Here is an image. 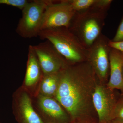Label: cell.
I'll return each mask as SVG.
<instances>
[{
  "label": "cell",
  "mask_w": 123,
  "mask_h": 123,
  "mask_svg": "<svg viewBox=\"0 0 123 123\" xmlns=\"http://www.w3.org/2000/svg\"><path fill=\"white\" fill-rule=\"evenodd\" d=\"M97 78L87 61L69 65L60 72L55 99L73 120L88 116L93 112V95Z\"/></svg>",
  "instance_id": "6da1fadb"
},
{
  "label": "cell",
  "mask_w": 123,
  "mask_h": 123,
  "mask_svg": "<svg viewBox=\"0 0 123 123\" xmlns=\"http://www.w3.org/2000/svg\"><path fill=\"white\" fill-rule=\"evenodd\" d=\"M40 38L49 41L69 64L87 61L88 49L68 28L58 27L43 30Z\"/></svg>",
  "instance_id": "7a4b0ae2"
},
{
  "label": "cell",
  "mask_w": 123,
  "mask_h": 123,
  "mask_svg": "<svg viewBox=\"0 0 123 123\" xmlns=\"http://www.w3.org/2000/svg\"><path fill=\"white\" fill-rule=\"evenodd\" d=\"M107 12L94 6L76 12L68 28L88 49L102 34Z\"/></svg>",
  "instance_id": "3957f363"
},
{
  "label": "cell",
  "mask_w": 123,
  "mask_h": 123,
  "mask_svg": "<svg viewBox=\"0 0 123 123\" xmlns=\"http://www.w3.org/2000/svg\"><path fill=\"white\" fill-rule=\"evenodd\" d=\"M54 1L35 0L29 2L22 10V16L16 29L18 34L25 38L38 36L45 9Z\"/></svg>",
  "instance_id": "277c9868"
},
{
  "label": "cell",
  "mask_w": 123,
  "mask_h": 123,
  "mask_svg": "<svg viewBox=\"0 0 123 123\" xmlns=\"http://www.w3.org/2000/svg\"><path fill=\"white\" fill-rule=\"evenodd\" d=\"M110 40L102 34L88 49L87 61L101 81H105L110 72Z\"/></svg>",
  "instance_id": "5b68a950"
},
{
  "label": "cell",
  "mask_w": 123,
  "mask_h": 123,
  "mask_svg": "<svg viewBox=\"0 0 123 123\" xmlns=\"http://www.w3.org/2000/svg\"><path fill=\"white\" fill-rule=\"evenodd\" d=\"M76 13L67 0H54L45 9L41 31L58 27L68 28Z\"/></svg>",
  "instance_id": "8992f818"
},
{
  "label": "cell",
  "mask_w": 123,
  "mask_h": 123,
  "mask_svg": "<svg viewBox=\"0 0 123 123\" xmlns=\"http://www.w3.org/2000/svg\"><path fill=\"white\" fill-rule=\"evenodd\" d=\"M33 47L43 74L59 72L69 65L47 40Z\"/></svg>",
  "instance_id": "52a82bcc"
},
{
  "label": "cell",
  "mask_w": 123,
  "mask_h": 123,
  "mask_svg": "<svg viewBox=\"0 0 123 123\" xmlns=\"http://www.w3.org/2000/svg\"><path fill=\"white\" fill-rule=\"evenodd\" d=\"M106 86L97 84L93 95V103L99 122L112 121L117 102L113 92Z\"/></svg>",
  "instance_id": "ba28073f"
},
{
  "label": "cell",
  "mask_w": 123,
  "mask_h": 123,
  "mask_svg": "<svg viewBox=\"0 0 123 123\" xmlns=\"http://www.w3.org/2000/svg\"><path fill=\"white\" fill-rule=\"evenodd\" d=\"M38 104L45 117L46 123H67L68 115L55 98L39 95Z\"/></svg>",
  "instance_id": "9c48e42d"
},
{
  "label": "cell",
  "mask_w": 123,
  "mask_h": 123,
  "mask_svg": "<svg viewBox=\"0 0 123 123\" xmlns=\"http://www.w3.org/2000/svg\"><path fill=\"white\" fill-rule=\"evenodd\" d=\"M110 78L107 87L119 90L123 93V52L111 48L110 53Z\"/></svg>",
  "instance_id": "30bf717a"
},
{
  "label": "cell",
  "mask_w": 123,
  "mask_h": 123,
  "mask_svg": "<svg viewBox=\"0 0 123 123\" xmlns=\"http://www.w3.org/2000/svg\"><path fill=\"white\" fill-rule=\"evenodd\" d=\"M18 103L20 123H45L34 110L31 98L26 93L21 95Z\"/></svg>",
  "instance_id": "8fae6325"
},
{
  "label": "cell",
  "mask_w": 123,
  "mask_h": 123,
  "mask_svg": "<svg viewBox=\"0 0 123 123\" xmlns=\"http://www.w3.org/2000/svg\"><path fill=\"white\" fill-rule=\"evenodd\" d=\"M42 69L33 46L30 45L24 84L27 87L32 86L39 80L42 75Z\"/></svg>",
  "instance_id": "7c38bea8"
},
{
  "label": "cell",
  "mask_w": 123,
  "mask_h": 123,
  "mask_svg": "<svg viewBox=\"0 0 123 123\" xmlns=\"http://www.w3.org/2000/svg\"><path fill=\"white\" fill-rule=\"evenodd\" d=\"M60 72L43 74L40 86L39 95L52 98L55 97L59 84Z\"/></svg>",
  "instance_id": "4fadbf2b"
},
{
  "label": "cell",
  "mask_w": 123,
  "mask_h": 123,
  "mask_svg": "<svg viewBox=\"0 0 123 123\" xmlns=\"http://www.w3.org/2000/svg\"><path fill=\"white\" fill-rule=\"evenodd\" d=\"M76 12L90 8L94 5L96 0H67Z\"/></svg>",
  "instance_id": "5bb4252c"
},
{
  "label": "cell",
  "mask_w": 123,
  "mask_h": 123,
  "mask_svg": "<svg viewBox=\"0 0 123 123\" xmlns=\"http://www.w3.org/2000/svg\"><path fill=\"white\" fill-rule=\"evenodd\" d=\"M29 2L26 0H0V5L10 6L22 10Z\"/></svg>",
  "instance_id": "9a60e30c"
},
{
  "label": "cell",
  "mask_w": 123,
  "mask_h": 123,
  "mask_svg": "<svg viewBox=\"0 0 123 123\" xmlns=\"http://www.w3.org/2000/svg\"><path fill=\"white\" fill-rule=\"evenodd\" d=\"M113 120L123 121V98L117 102Z\"/></svg>",
  "instance_id": "2e32d148"
},
{
  "label": "cell",
  "mask_w": 123,
  "mask_h": 123,
  "mask_svg": "<svg viewBox=\"0 0 123 123\" xmlns=\"http://www.w3.org/2000/svg\"><path fill=\"white\" fill-rule=\"evenodd\" d=\"M111 42H118L123 41V17L121 20V22L119 25L118 27L115 35L112 40Z\"/></svg>",
  "instance_id": "e0dca14e"
},
{
  "label": "cell",
  "mask_w": 123,
  "mask_h": 123,
  "mask_svg": "<svg viewBox=\"0 0 123 123\" xmlns=\"http://www.w3.org/2000/svg\"><path fill=\"white\" fill-rule=\"evenodd\" d=\"M109 45L111 48L115 49L123 52V41L121 42H111L110 40Z\"/></svg>",
  "instance_id": "ac0fdd59"
},
{
  "label": "cell",
  "mask_w": 123,
  "mask_h": 123,
  "mask_svg": "<svg viewBox=\"0 0 123 123\" xmlns=\"http://www.w3.org/2000/svg\"><path fill=\"white\" fill-rule=\"evenodd\" d=\"M111 121H112L111 123H123V121L117 120H113Z\"/></svg>",
  "instance_id": "d6986e66"
},
{
  "label": "cell",
  "mask_w": 123,
  "mask_h": 123,
  "mask_svg": "<svg viewBox=\"0 0 123 123\" xmlns=\"http://www.w3.org/2000/svg\"></svg>",
  "instance_id": "ffe728a7"
}]
</instances>
